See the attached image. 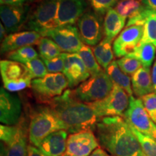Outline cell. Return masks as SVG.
Instances as JSON below:
<instances>
[{"mask_svg": "<svg viewBox=\"0 0 156 156\" xmlns=\"http://www.w3.org/2000/svg\"><path fill=\"white\" fill-rule=\"evenodd\" d=\"M95 131L99 144L112 156H143L137 138L122 116L103 117Z\"/></svg>", "mask_w": 156, "mask_h": 156, "instance_id": "1", "label": "cell"}, {"mask_svg": "<svg viewBox=\"0 0 156 156\" xmlns=\"http://www.w3.org/2000/svg\"><path fill=\"white\" fill-rule=\"evenodd\" d=\"M49 108L71 133L95 129L101 119L89 103L78 100L73 90H67L48 101Z\"/></svg>", "mask_w": 156, "mask_h": 156, "instance_id": "2", "label": "cell"}, {"mask_svg": "<svg viewBox=\"0 0 156 156\" xmlns=\"http://www.w3.org/2000/svg\"><path fill=\"white\" fill-rule=\"evenodd\" d=\"M58 5V0H40L29 12L23 28L36 31L44 37L48 31L57 28Z\"/></svg>", "mask_w": 156, "mask_h": 156, "instance_id": "3", "label": "cell"}, {"mask_svg": "<svg viewBox=\"0 0 156 156\" xmlns=\"http://www.w3.org/2000/svg\"><path fill=\"white\" fill-rule=\"evenodd\" d=\"M62 129L66 130L62 121L48 107L43 108L35 113L31 118L29 126V140L32 145L38 147L46 136Z\"/></svg>", "mask_w": 156, "mask_h": 156, "instance_id": "4", "label": "cell"}, {"mask_svg": "<svg viewBox=\"0 0 156 156\" xmlns=\"http://www.w3.org/2000/svg\"><path fill=\"white\" fill-rule=\"evenodd\" d=\"M114 83L106 72L102 71L99 75L91 76L73 90L78 100L84 103H93L105 98L114 87Z\"/></svg>", "mask_w": 156, "mask_h": 156, "instance_id": "5", "label": "cell"}, {"mask_svg": "<svg viewBox=\"0 0 156 156\" xmlns=\"http://www.w3.org/2000/svg\"><path fill=\"white\" fill-rule=\"evenodd\" d=\"M129 96L124 89L114 84L112 90L105 98L87 103L100 119L108 116H121L124 115L129 106Z\"/></svg>", "mask_w": 156, "mask_h": 156, "instance_id": "6", "label": "cell"}, {"mask_svg": "<svg viewBox=\"0 0 156 156\" xmlns=\"http://www.w3.org/2000/svg\"><path fill=\"white\" fill-rule=\"evenodd\" d=\"M123 116L130 126L142 134L153 138L156 133V124L150 117L141 98L130 96L129 106Z\"/></svg>", "mask_w": 156, "mask_h": 156, "instance_id": "7", "label": "cell"}, {"mask_svg": "<svg viewBox=\"0 0 156 156\" xmlns=\"http://www.w3.org/2000/svg\"><path fill=\"white\" fill-rule=\"evenodd\" d=\"M68 86L67 77L62 73L47 74L42 78L33 80L31 83L34 92L48 101L63 94Z\"/></svg>", "mask_w": 156, "mask_h": 156, "instance_id": "8", "label": "cell"}, {"mask_svg": "<svg viewBox=\"0 0 156 156\" xmlns=\"http://www.w3.org/2000/svg\"><path fill=\"white\" fill-rule=\"evenodd\" d=\"M103 15L95 11H87L77 21L80 36L87 46H96L101 42L103 32Z\"/></svg>", "mask_w": 156, "mask_h": 156, "instance_id": "9", "label": "cell"}, {"mask_svg": "<svg viewBox=\"0 0 156 156\" xmlns=\"http://www.w3.org/2000/svg\"><path fill=\"white\" fill-rule=\"evenodd\" d=\"M44 37L51 38L66 53H78L83 46L79 30L74 25L57 27L46 33Z\"/></svg>", "mask_w": 156, "mask_h": 156, "instance_id": "10", "label": "cell"}, {"mask_svg": "<svg viewBox=\"0 0 156 156\" xmlns=\"http://www.w3.org/2000/svg\"><path fill=\"white\" fill-rule=\"evenodd\" d=\"M99 147L92 130L73 133L68 136L66 153L69 156H89Z\"/></svg>", "mask_w": 156, "mask_h": 156, "instance_id": "11", "label": "cell"}, {"mask_svg": "<svg viewBox=\"0 0 156 156\" xmlns=\"http://www.w3.org/2000/svg\"><path fill=\"white\" fill-rule=\"evenodd\" d=\"M144 27H126L114 41L113 49L116 57H123L133 53L134 49L141 42L143 36Z\"/></svg>", "mask_w": 156, "mask_h": 156, "instance_id": "12", "label": "cell"}, {"mask_svg": "<svg viewBox=\"0 0 156 156\" xmlns=\"http://www.w3.org/2000/svg\"><path fill=\"white\" fill-rule=\"evenodd\" d=\"M85 0H58L57 27L73 25L83 16L88 7Z\"/></svg>", "mask_w": 156, "mask_h": 156, "instance_id": "13", "label": "cell"}, {"mask_svg": "<svg viewBox=\"0 0 156 156\" xmlns=\"http://www.w3.org/2000/svg\"><path fill=\"white\" fill-rule=\"evenodd\" d=\"M30 10L29 5H1L0 17L7 34H14L23 28L28 20Z\"/></svg>", "mask_w": 156, "mask_h": 156, "instance_id": "14", "label": "cell"}, {"mask_svg": "<svg viewBox=\"0 0 156 156\" xmlns=\"http://www.w3.org/2000/svg\"><path fill=\"white\" fill-rule=\"evenodd\" d=\"M22 112V105L19 97L7 92L6 89L0 90V121L4 124L12 126L19 122Z\"/></svg>", "mask_w": 156, "mask_h": 156, "instance_id": "15", "label": "cell"}, {"mask_svg": "<svg viewBox=\"0 0 156 156\" xmlns=\"http://www.w3.org/2000/svg\"><path fill=\"white\" fill-rule=\"evenodd\" d=\"M64 60L63 74L67 77L69 87H75L87 80L90 77L88 70L77 54L62 53Z\"/></svg>", "mask_w": 156, "mask_h": 156, "instance_id": "16", "label": "cell"}, {"mask_svg": "<svg viewBox=\"0 0 156 156\" xmlns=\"http://www.w3.org/2000/svg\"><path fill=\"white\" fill-rule=\"evenodd\" d=\"M42 36L36 31L25 30L9 34L1 44V54L8 53L24 46L38 45Z\"/></svg>", "mask_w": 156, "mask_h": 156, "instance_id": "17", "label": "cell"}, {"mask_svg": "<svg viewBox=\"0 0 156 156\" xmlns=\"http://www.w3.org/2000/svg\"><path fill=\"white\" fill-rule=\"evenodd\" d=\"M67 131L58 130L46 136L38 148L46 156H62L67 151Z\"/></svg>", "mask_w": 156, "mask_h": 156, "instance_id": "18", "label": "cell"}, {"mask_svg": "<svg viewBox=\"0 0 156 156\" xmlns=\"http://www.w3.org/2000/svg\"><path fill=\"white\" fill-rule=\"evenodd\" d=\"M0 72L3 83L19 81L30 76L24 64L12 60H2L0 62Z\"/></svg>", "mask_w": 156, "mask_h": 156, "instance_id": "19", "label": "cell"}, {"mask_svg": "<svg viewBox=\"0 0 156 156\" xmlns=\"http://www.w3.org/2000/svg\"><path fill=\"white\" fill-rule=\"evenodd\" d=\"M125 23L126 18L121 16L115 9H109L105 15L103 21V39L112 43L125 26Z\"/></svg>", "mask_w": 156, "mask_h": 156, "instance_id": "20", "label": "cell"}, {"mask_svg": "<svg viewBox=\"0 0 156 156\" xmlns=\"http://www.w3.org/2000/svg\"><path fill=\"white\" fill-rule=\"evenodd\" d=\"M131 81L132 90L136 96L142 98L154 91L150 68H140L132 76Z\"/></svg>", "mask_w": 156, "mask_h": 156, "instance_id": "21", "label": "cell"}, {"mask_svg": "<svg viewBox=\"0 0 156 156\" xmlns=\"http://www.w3.org/2000/svg\"><path fill=\"white\" fill-rule=\"evenodd\" d=\"M106 73L114 84L120 86L130 96L133 95L131 79L121 70L116 61H113L106 69Z\"/></svg>", "mask_w": 156, "mask_h": 156, "instance_id": "22", "label": "cell"}, {"mask_svg": "<svg viewBox=\"0 0 156 156\" xmlns=\"http://www.w3.org/2000/svg\"><path fill=\"white\" fill-rule=\"evenodd\" d=\"M5 145L7 147L4 156H27L28 146L24 130L18 126L14 138Z\"/></svg>", "mask_w": 156, "mask_h": 156, "instance_id": "23", "label": "cell"}, {"mask_svg": "<svg viewBox=\"0 0 156 156\" xmlns=\"http://www.w3.org/2000/svg\"><path fill=\"white\" fill-rule=\"evenodd\" d=\"M156 53V47L150 43H140L133 53L128 56L136 58L141 62L143 67L150 68L153 64Z\"/></svg>", "mask_w": 156, "mask_h": 156, "instance_id": "24", "label": "cell"}, {"mask_svg": "<svg viewBox=\"0 0 156 156\" xmlns=\"http://www.w3.org/2000/svg\"><path fill=\"white\" fill-rule=\"evenodd\" d=\"M92 49L98 63L103 69H106L109 64L113 62L114 58L112 43L103 39Z\"/></svg>", "mask_w": 156, "mask_h": 156, "instance_id": "25", "label": "cell"}, {"mask_svg": "<svg viewBox=\"0 0 156 156\" xmlns=\"http://www.w3.org/2000/svg\"><path fill=\"white\" fill-rule=\"evenodd\" d=\"M77 54L81 57L91 76L99 75L103 71L95 57L93 49L90 48L88 46L83 45Z\"/></svg>", "mask_w": 156, "mask_h": 156, "instance_id": "26", "label": "cell"}, {"mask_svg": "<svg viewBox=\"0 0 156 156\" xmlns=\"http://www.w3.org/2000/svg\"><path fill=\"white\" fill-rule=\"evenodd\" d=\"M143 6L142 0H119L115 6V10L126 19L135 15Z\"/></svg>", "mask_w": 156, "mask_h": 156, "instance_id": "27", "label": "cell"}, {"mask_svg": "<svg viewBox=\"0 0 156 156\" xmlns=\"http://www.w3.org/2000/svg\"><path fill=\"white\" fill-rule=\"evenodd\" d=\"M39 55L42 59L50 60L61 54V49L51 39L42 37L38 44Z\"/></svg>", "mask_w": 156, "mask_h": 156, "instance_id": "28", "label": "cell"}, {"mask_svg": "<svg viewBox=\"0 0 156 156\" xmlns=\"http://www.w3.org/2000/svg\"><path fill=\"white\" fill-rule=\"evenodd\" d=\"M8 59L12 61L26 64L31 60L38 57V54L34 47L31 46H24L12 51L8 52L6 56Z\"/></svg>", "mask_w": 156, "mask_h": 156, "instance_id": "29", "label": "cell"}, {"mask_svg": "<svg viewBox=\"0 0 156 156\" xmlns=\"http://www.w3.org/2000/svg\"><path fill=\"white\" fill-rule=\"evenodd\" d=\"M132 128V132L137 138L142 152L145 156H156V141L151 136L142 134L135 129Z\"/></svg>", "mask_w": 156, "mask_h": 156, "instance_id": "30", "label": "cell"}, {"mask_svg": "<svg viewBox=\"0 0 156 156\" xmlns=\"http://www.w3.org/2000/svg\"><path fill=\"white\" fill-rule=\"evenodd\" d=\"M116 62L123 73L129 75H133L138 69L142 67L141 62L131 56H123L117 60Z\"/></svg>", "mask_w": 156, "mask_h": 156, "instance_id": "31", "label": "cell"}, {"mask_svg": "<svg viewBox=\"0 0 156 156\" xmlns=\"http://www.w3.org/2000/svg\"><path fill=\"white\" fill-rule=\"evenodd\" d=\"M32 79L42 78L47 75L48 70L42 58L39 57L25 64Z\"/></svg>", "mask_w": 156, "mask_h": 156, "instance_id": "32", "label": "cell"}, {"mask_svg": "<svg viewBox=\"0 0 156 156\" xmlns=\"http://www.w3.org/2000/svg\"><path fill=\"white\" fill-rule=\"evenodd\" d=\"M140 43H150L156 47V12L144 25L143 36Z\"/></svg>", "mask_w": 156, "mask_h": 156, "instance_id": "33", "label": "cell"}, {"mask_svg": "<svg viewBox=\"0 0 156 156\" xmlns=\"http://www.w3.org/2000/svg\"><path fill=\"white\" fill-rule=\"evenodd\" d=\"M156 11H154L153 9H151L147 7H146L145 5L133 17L129 18L126 26H133V25H136V26H142L145 25L148 19L153 15Z\"/></svg>", "mask_w": 156, "mask_h": 156, "instance_id": "34", "label": "cell"}, {"mask_svg": "<svg viewBox=\"0 0 156 156\" xmlns=\"http://www.w3.org/2000/svg\"><path fill=\"white\" fill-rule=\"evenodd\" d=\"M119 0H90L93 11L101 15L106 14L109 9L116 5Z\"/></svg>", "mask_w": 156, "mask_h": 156, "instance_id": "35", "label": "cell"}, {"mask_svg": "<svg viewBox=\"0 0 156 156\" xmlns=\"http://www.w3.org/2000/svg\"><path fill=\"white\" fill-rule=\"evenodd\" d=\"M141 99L152 121L156 124V93H150Z\"/></svg>", "mask_w": 156, "mask_h": 156, "instance_id": "36", "label": "cell"}, {"mask_svg": "<svg viewBox=\"0 0 156 156\" xmlns=\"http://www.w3.org/2000/svg\"><path fill=\"white\" fill-rule=\"evenodd\" d=\"M46 64L48 73H60L63 72L64 67V60L62 53L59 56L50 60L43 59Z\"/></svg>", "mask_w": 156, "mask_h": 156, "instance_id": "37", "label": "cell"}, {"mask_svg": "<svg viewBox=\"0 0 156 156\" xmlns=\"http://www.w3.org/2000/svg\"><path fill=\"white\" fill-rule=\"evenodd\" d=\"M32 83V77H28L25 79L15 82H7L4 83V88L9 91V92H17V91L23 90L27 87H31Z\"/></svg>", "mask_w": 156, "mask_h": 156, "instance_id": "38", "label": "cell"}, {"mask_svg": "<svg viewBox=\"0 0 156 156\" xmlns=\"http://www.w3.org/2000/svg\"><path fill=\"white\" fill-rule=\"evenodd\" d=\"M35 0H0V2H1V5L21 6L30 5Z\"/></svg>", "mask_w": 156, "mask_h": 156, "instance_id": "39", "label": "cell"}, {"mask_svg": "<svg viewBox=\"0 0 156 156\" xmlns=\"http://www.w3.org/2000/svg\"><path fill=\"white\" fill-rule=\"evenodd\" d=\"M27 156H46L38 147L34 145L28 146V153Z\"/></svg>", "mask_w": 156, "mask_h": 156, "instance_id": "40", "label": "cell"}, {"mask_svg": "<svg viewBox=\"0 0 156 156\" xmlns=\"http://www.w3.org/2000/svg\"><path fill=\"white\" fill-rule=\"evenodd\" d=\"M142 2L147 8L156 11V0H142Z\"/></svg>", "mask_w": 156, "mask_h": 156, "instance_id": "41", "label": "cell"}, {"mask_svg": "<svg viewBox=\"0 0 156 156\" xmlns=\"http://www.w3.org/2000/svg\"><path fill=\"white\" fill-rule=\"evenodd\" d=\"M89 156H111L107 153L106 151L103 150V148L98 147L96 150H95Z\"/></svg>", "mask_w": 156, "mask_h": 156, "instance_id": "42", "label": "cell"}, {"mask_svg": "<svg viewBox=\"0 0 156 156\" xmlns=\"http://www.w3.org/2000/svg\"><path fill=\"white\" fill-rule=\"evenodd\" d=\"M151 77H152V83H153L154 91H155V93H156V61H155V62H154V64L153 66Z\"/></svg>", "mask_w": 156, "mask_h": 156, "instance_id": "43", "label": "cell"}, {"mask_svg": "<svg viewBox=\"0 0 156 156\" xmlns=\"http://www.w3.org/2000/svg\"><path fill=\"white\" fill-rule=\"evenodd\" d=\"M7 30H6L4 25H2V23H1L0 24V38H1V41L4 40L6 37L8 36V35H7Z\"/></svg>", "mask_w": 156, "mask_h": 156, "instance_id": "44", "label": "cell"}, {"mask_svg": "<svg viewBox=\"0 0 156 156\" xmlns=\"http://www.w3.org/2000/svg\"><path fill=\"white\" fill-rule=\"evenodd\" d=\"M153 140H155V141H156V133L155 134V135H154V136H153Z\"/></svg>", "mask_w": 156, "mask_h": 156, "instance_id": "45", "label": "cell"}, {"mask_svg": "<svg viewBox=\"0 0 156 156\" xmlns=\"http://www.w3.org/2000/svg\"><path fill=\"white\" fill-rule=\"evenodd\" d=\"M62 156H69V155H67V154H64V155H62Z\"/></svg>", "mask_w": 156, "mask_h": 156, "instance_id": "46", "label": "cell"}, {"mask_svg": "<svg viewBox=\"0 0 156 156\" xmlns=\"http://www.w3.org/2000/svg\"><path fill=\"white\" fill-rule=\"evenodd\" d=\"M85 1H87V2H90V0H85Z\"/></svg>", "mask_w": 156, "mask_h": 156, "instance_id": "47", "label": "cell"}, {"mask_svg": "<svg viewBox=\"0 0 156 156\" xmlns=\"http://www.w3.org/2000/svg\"><path fill=\"white\" fill-rule=\"evenodd\" d=\"M143 156H145V155H143Z\"/></svg>", "mask_w": 156, "mask_h": 156, "instance_id": "48", "label": "cell"}]
</instances>
